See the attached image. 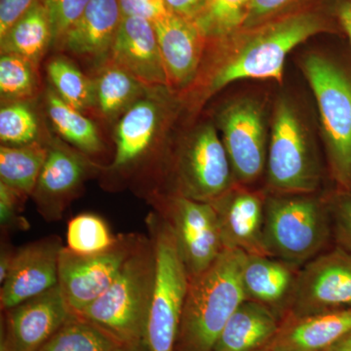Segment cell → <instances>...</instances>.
<instances>
[{"label": "cell", "instance_id": "44dd1931", "mask_svg": "<svg viewBox=\"0 0 351 351\" xmlns=\"http://www.w3.org/2000/svg\"><path fill=\"white\" fill-rule=\"evenodd\" d=\"M122 17L119 0H91L60 48L90 61H108Z\"/></svg>", "mask_w": 351, "mask_h": 351}, {"label": "cell", "instance_id": "603a6c76", "mask_svg": "<svg viewBox=\"0 0 351 351\" xmlns=\"http://www.w3.org/2000/svg\"><path fill=\"white\" fill-rule=\"evenodd\" d=\"M280 323L279 316L269 307L245 300L226 322L213 351L265 350Z\"/></svg>", "mask_w": 351, "mask_h": 351}, {"label": "cell", "instance_id": "7c38bea8", "mask_svg": "<svg viewBox=\"0 0 351 351\" xmlns=\"http://www.w3.org/2000/svg\"><path fill=\"white\" fill-rule=\"evenodd\" d=\"M163 211L189 278L202 274L225 251L211 203L170 195L163 200Z\"/></svg>", "mask_w": 351, "mask_h": 351}, {"label": "cell", "instance_id": "484cf974", "mask_svg": "<svg viewBox=\"0 0 351 351\" xmlns=\"http://www.w3.org/2000/svg\"><path fill=\"white\" fill-rule=\"evenodd\" d=\"M48 147L36 142L34 144L0 147V182L13 191L22 199L32 195Z\"/></svg>", "mask_w": 351, "mask_h": 351}, {"label": "cell", "instance_id": "74e56055", "mask_svg": "<svg viewBox=\"0 0 351 351\" xmlns=\"http://www.w3.org/2000/svg\"><path fill=\"white\" fill-rule=\"evenodd\" d=\"M122 16L143 18L154 23L169 12L164 0H119Z\"/></svg>", "mask_w": 351, "mask_h": 351}, {"label": "cell", "instance_id": "d6986e66", "mask_svg": "<svg viewBox=\"0 0 351 351\" xmlns=\"http://www.w3.org/2000/svg\"><path fill=\"white\" fill-rule=\"evenodd\" d=\"M89 171V162L78 152L59 144L48 147L32 193L44 218L61 219L66 203L82 186Z\"/></svg>", "mask_w": 351, "mask_h": 351}, {"label": "cell", "instance_id": "1f68e13d", "mask_svg": "<svg viewBox=\"0 0 351 351\" xmlns=\"http://www.w3.org/2000/svg\"><path fill=\"white\" fill-rule=\"evenodd\" d=\"M36 66L29 60L14 54H1L0 58V94L1 99L25 101L36 94Z\"/></svg>", "mask_w": 351, "mask_h": 351}, {"label": "cell", "instance_id": "60d3db41", "mask_svg": "<svg viewBox=\"0 0 351 351\" xmlns=\"http://www.w3.org/2000/svg\"><path fill=\"white\" fill-rule=\"evenodd\" d=\"M331 12L351 47V0H329Z\"/></svg>", "mask_w": 351, "mask_h": 351}, {"label": "cell", "instance_id": "d4e9b609", "mask_svg": "<svg viewBox=\"0 0 351 351\" xmlns=\"http://www.w3.org/2000/svg\"><path fill=\"white\" fill-rule=\"evenodd\" d=\"M1 54L18 55L38 66L44 53L52 46V32L47 13L38 0L0 36Z\"/></svg>", "mask_w": 351, "mask_h": 351}, {"label": "cell", "instance_id": "6da1fadb", "mask_svg": "<svg viewBox=\"0 0 351 351\" xmlns=\"http://www.w3.org/2000/svg\"><path fill=\"white\" fill-rule=\"evenodd\" d=\"M341 36L329 0H317L291 12L208 44L197 80L182 95L191 110H198L211 97L240 80L282 82L288 55L318 34Z\"/></svg>", "mask_w": 351, "mask_h": 351}, {"label": "cell", "instance_id": "8992f818", "mask_svg": "<svg viewBox=\"0 0 351 351\" xmlns=\"http://www.w3.org/2000/svg\"><path fill=\"white\" fill-rule=\"evenodd\" d=\"M156 274L152 240L138 239L119 276L82 313L131 348H143Z\"/></svg>", "mask_w": 351, "mask_h": 351}, {"label": "cell", "instance_id": "f35d334b", "mask_svg": "<svg viewBox=\"0 0 351 351\" xmlns=\"http://www.w3.org/2000/svg\"><path fill=\"white\" fill-rule=\"evenodd\" d=\"M38 0H0V36L4 34Z\"/></svg>", "mask_w": 351, "mask_h": 351}, {"label": "cell", "instance_id": "4fadbf2b", "mask_svg": "<svg viewBox=\"0 0 351 351\" xmlns=\"http://www.w3.org/2000/svg\"><path fill=\"white\" fill-rule=\"evenodd\" d=\"M137 239L120 237L105 253L76 255L63 247L58 263V286L69 311L82 313L100 298L119 276Z\"/></svg>", "mask_w": 351, "mask_h": 351}, {"label": "cell", "instance_id": "8d00e7d4", "mask_svg": "<svg viewBox=\"0 0 351 351\" xmlns=\"http://www.w3.org/2000/svg\"><path fill=\"white\" fill-rule=\"evenodd\" d=\"M22 198L0 182V223L5 230H27L29 223L19 216Z\"/></svg>", "mask_w": 351, "mask_h": 351}, {"label": "cell", "instance_id": "5bb4252c", "mask_svg": "<svg viewBox=\"0 0 351 351\" xmlns=\"http://www.w3.org/2000/svg\"><path fill=\"white\" fill-rule=\"evenodd\" d=\"M2 313L0 351H38L73 314L58 285Z\"/></svg>", "mask_w": 351, "mask_h": 351}, {"label": "cell", "instance_id": "ffe728a7", "mask_svg": "<svg viewBox=\"0 0 351 351\" xmlns=\"http://www.w3.org/2000/svg\"><path fill=\"white\" fill-rule=\"evenodd\" d=\"M300 267L272 256L245 255L241 283L245 300L269 307L283 319Z\"/></svg>", "mask_w": 351, "mask_h": 351}, {"label": "cell", "instance_id": "4316f807", "mask_svg": "<svg viewBox=\"0 0 351 351\" xmlns=\"http://www.w3.org/2000/svg\"><path fill=\"white\" fill-rule=\"evenodd\" d=\"M46 110L57 133L78 151L95 154L103 149L100 134L93 122L60 98L52 88L46 94Z\"/></svg>", "mask_w": 351, "mask_h": 351}, {"label": "cell", "instance_id": "5b68a950", "mask_svg": "<svg viewBox=\"0 0 351 351\" xmlns=\"http://www.w3.org/2000/svg\"><path fill=\"white\" fill-rule=\"evenodd\" d=\"M263 237L270 256L300 269L331 248L335 243L327 193L267 191Z\"/></svg>", "mask_w": 351, "mask_h": 351}, {"label": "cell", "instance_id": "9c48e42d", "mask_svg": "<svg viewBox=\"0 0 351 351\" xmlns=\"http://www.w3.org/2000/svg\"><path fill=\"white\" fill-rule=\"evenodd\" d=\"M267 106L255 95H241L221 106L215 125L221 133L235 184L252 186L265 174L269 133Z\"/></svg>", "mask_w": 351, "mask_h": 351}, {"label": "cell", "instance_id": "ac0fdd59", "mask_svg": "<svg viewBox=\"0 0 351 351\" xmlns=\"http://www.w3.org/2000/svg\"><path fill=\"white\" fill-rule=\"evenodd\" d=\"M108 60L147 87H169L156 29L149 21L123 16Z\"/></svg>", "mask_w": 351, "mask_h": 351}, {"label": "cell", "instance_id": "4dcf8cb0", "mask_svg": "<svg viewBox=\"0 0 351 351\" xmlns=\"http://www.w3.org/2000/svg\"><path fill=\"white\" fill-rule=\"evenodd\" d=\"M252 0H207L195 22L208 44L217 43L241 29Z\"/></svg>", "mask_w": 351, "mask_h": 351}, {"label": "cell", "instance_id": "b9f144b4", "mask_svg": "<svg viewBox=\"0 0 351 351\" xmlns=\"http://www.w3.org/2000/svg\"><path fill=\"white\" fill-rule=\"evenodd\" d=\"M14 254L15 251L11 249L2 248L1 258H0V283L5 281L7 276H8L9 270H10L11 263H12Z\"/></svg>", "mask_w": 351, "mask_h": 351}, {"label": "cell", "instance_id": "f546056e", "mask_svg": "<svg viewBox=\"0 0 351 351\" xmlns=\"http://www.w3.org/2000/svg\"><path fill=\"white\" fill-rule=\"evenodd\" d=\"M110 226L98 215L83 213L69 221L66 248L76 255L93 256L105 253L119 243Z\"/></svg>", "mask_w": 351, "mask_h": 351}, {"label": "cell", "instance_id": "3957f363", "mask_svg": "<svg viewBox=\"0 0 351 351\" xmlns=\"http://www.w3.org/2000/svg\"><path fill=\"white\" fill-rule=\"evenodd\" d=\"M245 255L225 250L211 267L189 278L175 351H213L226 322L245 301Z\"/></svg>", "mask_w": 351, "mask_h": 351}, {"label": "cell", "instance_id": "7bdbcfd3", "mask_svg": "<svg viewBox=\"0 0 351 351\" xmlns=\"http://www.w3.org/2000/svg\"><path fill=\"white\" fill-rule=\"evenodd\" d=\"M327 351H351V331L346 332Z\"/></svg>", "mask_w": 351, "mask_h": 351}, {"label": "cell", "instance_id": "ba28073f", "mask_svg": "<svg viewBox=\"0 0 351 351\" xmlns=\"http://www.w3.org/2000/svg\"><path fill=\"white\" fill-rule=\"evenodd\" d=\"M172 193L211 202L235 184L230 159L212 122L193 127L180 141L170 165Z\"/></svg>", "mask_w": 351, "mask_h": 351}, {"label": "cell", "instance_id": "e575fe53", "mask_svg": "<svg viewBox=\"0 0 351 351\" xmlns=\"http://www.w3.org/2000/svg\"><path fill=\"white\" fill-rule=\"evenodd\" d=\"M327 196L334 243L351 253V193L332 189Z\"/></svg>", "mask_w": 351, "mask_h": 351}, {"label": "cell", "instance_id": "2e32d148", "mask_svg": "<svg viewBox=\"0 0 351 351\" xmlns=\"http://www.w3.org/2000/svg\"><path fill=\"white\" fill-rule=\"evenodd\" d=\"M168 84L184 95L193 86L206 54L208 41L195 21L168 12L152 23Z\"/></svg>", "mask_w": 351, "mask_h": 351}, {"label": "cell", "instance_id": "cb8c5ba5", "mask_svg": "<svg viewBox=\"0 0 351 351\" xmlns=\"http://www.w3.org/2000/svg\"><path fill=\"white\" fill-rule=\"evenodd\" d=\"M95 107L104 119H119L149 88L108 60L93 78Z\"/></svg>", "mask_w": 351, "mask_h": 351}, {"label": "cell", "instance_id": "ab89813d", "mask_svg": "<svg viewBox=\"0 0 351 351\" xmlns=\"http://www.w3.org/2000/svg\"><path fill=\"white\" fill-rule=\"evenodd\" d=\"M170 13L195 21L202 13L207 0H164Z\"/></svg>", "mask_w": 351, "mask_h": 351}, {"label": "cell", "instance_id": "30bf717a", "mask_svg": "<svg viewBox=\"0 0 351 351\" xmlns=\"http://www.w3.org/2000/svg\"><path fill=\"white\" fill-rule=\"evenodd\" d=\"M184 105L181 95L169 87L149 88L115 126V154L110 169L123 172L145 160L160 144Z\"/></svg>", "mask_w": 351, "mask_h": 351}, {"label": "cell", "instance_id": "e0dca14e", "mask_svg": "<svg viewBox=\"0 0 351 351\" xmlns=\"http://www.w3.org/2000/svg\"><path fill=\"white\" fill-rule=\"evenodd\" d=\"M63 245L49 237L21 247L1 284L0 304L7 311L58 285V263Z\"/></svg>", "mask_w": 351, "mask_h": 351}, {"label": "cell", "instance_id": "52a82bcc", "mask_svg": "<svg viewBox=\"0 0 351 351\" xmlns=\"http://www.w3.org/2000/svg\"><path fill=\"white\" fill-rule=\"evenodd\" d=\"M149 226L156 254V274L143 348L175 351L189 276L169 223L154 214Z\"/></svg>", "mask_w": 351, "mask_h": 351}, {"label": "cell", "instance_id": "9a60e30c", "mask_svg": "<svg viewBox=\"0 0 351 351\" xmlns=\"http://www.w3.org/2000/svg\"><path fill=\"white\" fill-rule=\"evenodd\" d=\"M265 195V189L235 184L209 202L218 219L223 250L270 256L263 237Z\"/></svg>", "mask_w": 351, "mask_h": 351}, {"label": "cell", "instance_id": "ee69618b", "mask_svg": "<svg viewBox=\"0 0 351 351\" xmlns=\"http://www.w3.org/2000/svg\"><path fill=\"white\" fill-rule=\"evenodd\" d=\"M124 351H144V348H128V350Z\"/></svg>", "mask_w": 351, "mask_h": 351}, {"label": "cell", "instance_id": "f6af8a7d", "mask_svg": "<svg viewBox=\"0 0 351 351\" xmlns=\"http://www.w3.org/2000/svg\"><path fill=\"white\" fill-rule=\"evenodd\" d=\"M258 351H269V350H258Z\"/></svg>", "mask_w": 351, "mask_h": 351}, {"label": "cell", "instance_id": "d6a6232c", "mask_svg": "<svg viewBox=\"0 0 351 351\" xmlns=\"http://www.w3.org/2000/svg\"><path fill=\"white\" fill-rule=\"evenodd\" d=\"M38 121L25 101L8 103L0 110V140L4 145L21 147L38 142Z\"/></svg>", "mask_w": 351, "mask_h": 351}, {"label": "cell", "instance_id": "8fae6325", "mask_svg": "<svg viewBox=\"0 0 351 351\" xmlns=\"http://www.w3.org/2000/svg\"><path fill=\"white\" fill-rule=\"evenodd\" d=\"M351 309V253L334 244L300 269L287 316Z\"/></svg>", "mask_w": 351, "mask_h": 351}, {"label": "cell", "instance_id": "83f0119b", "mask_svg": "<svg viewBox=\"0 0 351 351\" xmlns=\"http://www.w3.org/2000/svg\"><path fill=\"white\" fill-rule=\"evenodd\" d=\"M128 348H131L103 328L77 314H71L38 351H124Z\"/></svg>", "mask_w": 351, "mask_h": 351}, {"label": "cell", "instance_id": "277c9868", "mask_svg": "<svg viewBox=\"0 0 351 351\" xmlns=\"http://www.w3.org/2000/svg\"><path fill=\"white\" fill-rule=\"evenodd\" d=\"M265 191L320 193L324 166L306 113L292 96L281 94L272 107Z\"/></svg>", "mask_w": 351, "mask_h": 351}, {"label": "cell", "instance_id": "836d02e7", "mask_svg": "<svg viewBox=\"0 0 351 351\" xmlns=\"http://www.w3.org/2000/svg\"><path fill=\"white\" fill-rule=\"evenodd\" d=\"M47 13L52 46H61L69 29L82 17L91 0H40Z\"/></svg>", "mask_w": 351, "mask_h": 351}, {"label": "cell", "instance_id": "d590c367", "mask_svg": "<svg viewBox=\"0 0 351 351\" xmlns=\"http://www.w3.org/2000/svg\"><path fill=\"white\" fill-rule=\"evenodd\" d=\"M317 0H252L242 27H250L301 8Z\"/></svg>", "mask_w": 351, "mask_h": 351}, {"label": "cell", "instance_id": "7a4b0ae2", "mask_svg": "<svg viewBox=\"0 0 351 351\" xmlns=\"http://www.w3.org/2000/svg\"><path fill=\"white\" fill-rule=\"evenodd\" d=\"M300 66L317 105L332 189L351 193V60L315 51L304 54Z\"/></svg>", "mask_w": 351, "mask_h": 351}, {"label": "cell", "instance_id": "f1b7e54d", "mask_svg": "<svg viewBox=\"0 0 351 351\" xmlns=\"http://www.w3.org/2000/svg\"><path fill=\"white\" fill-rule=\"evenodd\" d=\"M52 89L80 112L95 107L94 82L66 58L56 57L47 64Z\"/></svg>", "mask_w": 351, "mask_h": 351}, {"label": "cell", "instance_id": "7402d4cb", "mask_svg": "<svg viewBox=\"0 0 351 351\" xmlns=\"http://www.w3.org/2000/svg\"><path fill=\"white\" fill-rule=\"evenodd\" d=\"M351 331V309L311 314L281 320L269 351H327Z\"/></svg>", "mask_w": 351, "mask_h": 351}]
</instances>
